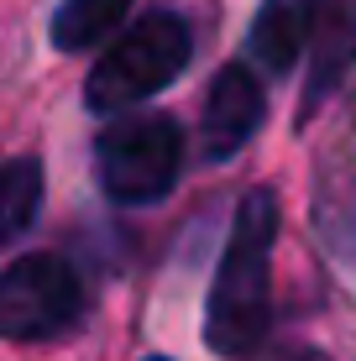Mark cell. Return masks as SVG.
Here are the masks:
<instances>
[{
	"mask_svg": "<svg viewBox=\"0 0 356 361\" xmlns=\"http://www.w3.org/2000/svg\"><path fill=\"white\" fill-rule=\"evenodd\" d=\"M183 173V126L173 116H121L94 136V178L110 204L147 209L173 194Z\"/></svg>",
	"mask_w": 356,
	"mask_h": 361,
	"instance_id": "3957f363",
	"label": "cell"
},
{
	"mask_svg": "<svg viewBox=\"0 0 356 361\" xmlns=\"http://www.w3.org/2000/svg\"><path fill=\"white\" fill-rule=\"evenodd\" d=\"M84 319V278L68 257L32 252L0 272V335L6 341H63Z\"/></svg>",
	"mask_w": 356,
	"mask_h": 361,
	"instance_id": "277c9868",
	"label": "cell"
},
{
	"mask_svg": "<svg viewBox=\"0 0 356 361\" xmlns=\"http://www.w3.org/2000/svg\"><path fill=\"white\" fill-rule=\"evenodd\" d=\"M189 58H194L189 21L173 11H152L100 53V63L90 68V84H84V105L94 116H121V110L163 94L189 68Z\"/></svg>",
	"mask_w": 356,
	"mask_h": 361,
	"instance_id": "7a4b0ae2",
	"label": "cell"
},
{
	"mask_svg": "<svg viewBox=\"0 0 356 361\" xmlns=\"http://www.w3.org/2000/svg\"><path fill=\"white\" fill-rule=\"evenodd\" d=\"M137 0H58L53 11V47L58 53H90L100 42H116V32H126V11Z\"/></svg>",
	"mask_w": 356,
	"mask_h": 361,
	"instance_id": "ba28073f",
	"label": "cell"
},
{
	"mask_svg": "<svg viewBox=\"0 0 356 361\" xmlns=\"http://www.w3.org/2000/svg\"><path fill=\"white\" fill-rule=\"evenodd\" d=\"M262 121H267L262 73H257L247 58H236V63H226L210 79V94H204V126H200L204 163L220 168L236 152H247V142L262 131Z\"/></svg>",
	"mask_w": 356,
	"mask_h": 361,
	"instance_id": "5b68a950",
	"label": "cell"
},
{
	"mask_svg": "<svg viewBox=\"0 0 356 361\" xmlns=\"http://www.w3.org/2000/svg\"><path fill=\"white\" fill-rule=\"evenodd\" d=\"M299 361H325V356H314V351H309V356H299Z\"/></svg>",
	"mask_w": 356,
	"mask_h": 361,
	"instance_id": "30bf717a",
	"label": "cell"
},
{
	"mask_svg": "<svg viewBox=\"0 0 356 361\" xmlns=\"http://www.w3.org/2000/svg\"><path fill=\"white\" fill-rule=\"evenodd\" d=\"M252 68L267 79H283L309 58V0H262L247 37Z\"/></svg>",
	"mask_w": 356,
	"mask_h": 361,
	"instance_id": "52a82bcc",
	"label": "cell"
},
{
	"mask_svg": "<svg viewBox=\"0 0 356 361\" xmlns=\"http://www.w3.org/2000/svg\"><path fill=\"white\" fill-rule=\"evenodd\" d=\"M273 241H278V199L273 189H252L236 204L226 252H220L210 304H204V341L215 356L247 361L262 351L273 325Z\"/></svg>",
	"mask_w": 356,
	"mask_h": 361,
	"instance_id": "6da1fadb",
	"label": "cell"
},
{
	"mask_svg": "<svg viewBox=\"0 0 356 361\" xmlns=\"http://www.w3.org/2000/svg\"><path fill=\"white\" fill-rule=\"evenodd\" d=\"M152 361H168V356H152Z\"/></svg>",
	"mask_w": 356,
	"mask_h": 361,
	"instance_id": "8fae6325",
	"label": "cell"
},
{
	"mask_svg": "<svg viewBox=\"0 0 356 361\" xmlns=\"http://www.w3.org/2000/svg\"><path fill=\"white\" fill-rule=\"evenodd\" d=\"M47 173L37 157H11L0 168V252H11L16 241H27L37 215H42Z\"/></svg>",
	"mask_w": 356,
	"mask_h": 361,
	"instance_id": "9c48e42d",
	"label": "cell"
},
{
	"mask_svg": "<svg viewBox=\"0 0 356 361\" xmlns=\"http://www.w3.org/2000/svg\"><path fill=\"white\" fill-rule=\"evenodd\" d=\"M356 63V0H309V58H304V99L299 116L309 121Z\"/></svg>",
	"mask_w": 356,
	"mask_h": 361,
	"instance_id": "8992f818",
	"label": "cell"
}]
</instances>
